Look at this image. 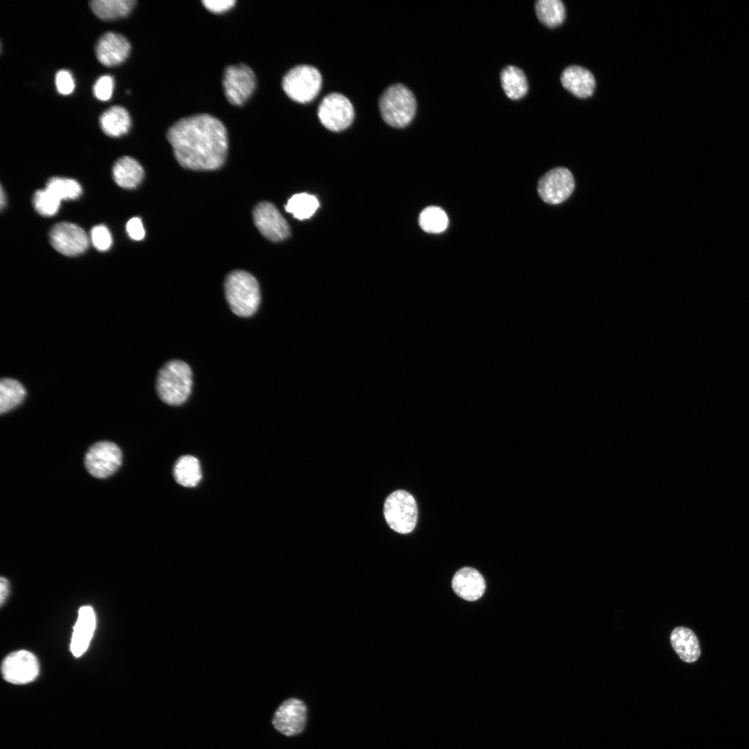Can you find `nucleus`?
<instances>
[{"label": "nucleus", "mask_w": 749, "mask_h": 749, "mask_svg": "<svg viewBox=\"0 0 749 749\" xmlns=\"http://www.w3.org/2000/svg\"><path fill=\"white\" fill-rule=\"evenodd\" d=\"M126 231L128 236L135 241H140L145 236V230L139 217L132 218L127 222Z\"/></svg>", "instance_id": "nucleus-34"}, {"label": "nucleus", "mask_w": 749, "mask_h": 749, "mask_svg": "<svg viewBox=\"0 0 749 749\" xmlns=\"http://www.w3.org/2000/svg\"><path fill=\"white\" fill-rule=\"evenodd\" d=\"M575 187L574 177L566 168L557 167L545 173L539 180L537 192L541 199L550 205L567 200Z\"/></svg>", "instance_id": "nucleus-12"}, {"label": "nucleus", "mask_w": 749, "mask_h": 749, "mask_svg": "<svg viewBox=\"0 0 749 749\" xmlns=\"http://www.w3.org/2000/svg\"><path fill=\"white\" fill-rule=\"evenodd\" d=\"M26 395L23 385L14 379L3 378L0 382V412L6 413L19 405Z\"/></svg>", "instance_id": "nucleus-25"}, {"label": "nucleus", "mask_w": 749, "mask_h": 749, "mask_svg": "<svg viewBox=\"0 0 749 749\" xmlns=\"http://www.w3.org/2000/svg\"><path fill=\"white\" fill-rule=\"evenodd\" d=\"M166 138L177 162L183 168L216 170L225 161L227 130L211 114H197L179 119L168 129Z\"/></svg>", "instance_id": "nucleus-1"}, {"label": "nucleus", "mask_w": 749, "mask_h": 749, "mask_svg": "<svg viewBox=\"0 0 749 749\" xmlns=\"http://www.w3.org/2000/svg\"><path fill=\"white\" fill-rule=\"evenodd\" d=\"M421 228L429 233H440L448 226L449 219L443 209L430 206L422 211L419 216Z\"/></svg>", "instance_id": "nucleus-29"}, {"label": "nucleus", "mask_w": 749, "mask_h": 749, "mask_svg": "<svg viewBox=\"0 0 749 749\" xmlns=\"http://www.w3.org/2000/svg\"><path fill=\"white\" fill-rule=\"evenodd\" d=\"M33 202L35 210L44 216L55 215L61 203V200L46 188L35 193Z\"/></svg>", "instance_id": "nucleus-30"}, {"label": "nucleus", "mask_w": 749, "mask_h": 749, "mask_svg": "<svg viewBox=\"0 0 749 749\" xmlns=\"http://www.w3.org/2000/svg\"><path fill=\"white\" fill-rule=\"evenodd\" d=\"M122 454L113 442H98L93 445L85 457V467L89 473L98 479H105L113 474L121 464Z\"/></svg>", "instance_id": "nucleus-9"}, {"label": "nucleus", "mask_w": 749, "mask_h": 749, "mask_svg": "<svg viewBox=\"0 0 749 749\" xmlns=\"http://www.w3.org/2000/svg\"><path fill=\"white\" fill-rule=\"evenodd\" d=\"M670 641L674 651L682 661L692 663L699 658V641L691 629L682 626L676 627L671 633Z\"/></svg>", "instance_id": "nucleus-19"}, {"label": "nucleus", "mask_w": 749, "mask_h": 749, "mask_svg": "<svg viewBox=\"0 0 749 749\" xmlns=\"http://www.w3.org/2000/svg\"><path fill=\"white\" fill-rule=\"evenodd\" d=\"M46 189L61 201L77 199L83 193L82 187L76 180L60 177L49 179L46 182Z\"/></svg>", "instance_id": "nucleus-28"}, {"label": "nucleus", "mask_w": 749, "mask_h": 749, "mask_svg": "<svg viewBox=\"0 0 749 749\" xmlns=\"http://www.w3.org/2000/svg\"><path fill=\"white\" fill-rule=\"evenodd\" d=\"M321 123L328 130L341 131L352 123L354 110L350 100L344 95L332 93L327 95L318 108Z\"/></svg>", "instance_id": "nucleus-8"}, {"label": "nucleus", "mask_w": 749, "mask_h": 749, "mask_svg": "<svg viewBox=\"0 0 749 749\" xmlns=\"http://www.w3.org/2000/svg\"><path fill=\"white\" fill-rule=\"evenodd\" d=\"M254 223L261 234L270 241H280L289 236V226L275 206L268 202L257 205L253 211Z\"/></svg>", "instance_id": "nucleus-14"}, {"label": "nucleus", "mask_w": 749, "mask_h": 749, "mask_svg": "<svg viewBox=\"0 0 749 749\" xmlns=\"http://www.w3.org/2000/svg\"><path fill=\"white\" fill-rule=\"evenodd\" d=\"M451 585L458 596L468 601H476L481 598L485 589L483 576L472 567H463L456 571Z\"/></svg>", "instance_id": "nucleus-17"}, {"label": "nucleus", "mask_w": 749, "mask_h": 749, "mask_svg": "<svg viewBox=\"0 0 749 749\" xmlns=\"http://www.w3.org/2000/svg\"><path fill=\"white\" fill-rule=\"evenodd\" d=\"M114 85V79L111 76L104 75L99 77L93 87L94 96L103 101L109 100L112 95Z\"/></svg>", "instance_id": "nucleus-32"}, {"label": "nucleus", "mask_w": 749, "mask_h": 749, "mask_svg": "<svg viewBox=\"0 0 749 749\" xmlns=\"http://www.w3.org/2000/svg\"><path fill=\"white\" fill-rule=\"evenodd\" d=\"M192 387L190 367L180 360H171L159 370L156 390L159 397L169 405L177 406L185 402Z\"/></svg>", "instance_id": "nucleus-3"}, {"label": "nucleus", "mask_w": 749, "mask_h": 749, "mask_svg": "<svg viewBox=\"0 0 749 749\" xmlns=\"http://www.w3.org/2000/svg\"><path fill=\"white\" fill-rule=\"evenodd\" d=\"M379 107L384 121L394 128H404L415 117L416 100L405 85L397 83L388 87L381 94Z\"/></svg>", "instance_id": "nucleus-4"}, {"label": "nucleus", "mask_w": 749, "mask_h": 749, "mask_svg": "<svg viewBox=\"0 0 749 749\" xmlns=\"http://www.w3.org/2000/svg\"><path fill=\"white\" fill-rule=\"evenodd\" d=\"M282 85L284 92L291 100L306 103L318 95L322 85V76L313 66L298 65L286 72Z\"/></svg>", "instance_id": "nucleus-5"}, {"label": "nucleus", "mask_w": 749, "mask_h": 749, "mask_svg": "<svg viewBox=\"0 0 749 749\" xmlns=\"http://www.w3.org/2000/svg\"><path fill=\"white\" fill-rule=\"evenodd\" d=\"M502 88L506 96L513 100H518L528 92V82L524 72L515 66H508L500 74Z\"/></svg>", "instance_id": "nucleus-23"}, {"label": "nucleus", "mask_w": 749, "mask_h": 749, "mask_svg": "<svg viewBox=\"0 0 749 749\" xmlns=\"http://www.w3.org/2000/svg\"><path fill=\"white\" fill-rule=\"evenodd\" d=\"M204 6L211 12L221 13L231 9L235 4V0H203Z\"/></svg>", "instance_id": "nucleus-35"}, {"label": "nucleus", "mask_w": 749, "mask_h": 749, "mask_svg": "<svg viewBox=\"0 0 749 749\" xmlns=\"http://www.w3.org/2000/svg\"><path fill=\"white\" fill-rule=\"evenodd\" d=\"M5 205H6V196H5L3 187H1V192H0V207H1V209H3Z\"/></svg>", "instance_id": "nucleus-37"}, {"label": "nucleus", "mask_w": 749, "mask_h": 749, "mask_svg": "<svg viewBox=\"0 0 749 749\" xmlns=\"http://www.w3.org/2000/svg\"><path fill=\"white\" fill-rule=\"evenodd\" d=\"M9 592L8 581L6 578L1 577L0 580V603L2 605L6 601Z\"/></svg>", "instance_id": "nucleus-36"}, {"label": "nucleus", "mask_w": 749, "mask_h": 749, "mask_svg": "<svg viewBox=\"0 0 749 749\" xmlns=\"http://www.w3.org/2000/svg\"><path fill=\"white\" fill-rule=\"evenodd\" d=\"M384 514L388 525L393 531L402 534L411 533L417 520L416 501L408 492L396 490L386 498Z\"/></svg>", "instance_id": "nucleus-6"}, {"label": "nucleus", "mask_w": 749, "mask_h": 749, "mask_svg": "<svg viewBox=\"0 0 749 749\" xmlns=\"http://www.w3.org/2000/svg\"><path fill=\"white\" fill-rule=\"evenodd\" d=\"M102 130L110 137H121L126 134L131 126L128 112L123 107L114 105L106 110L99 118Z\"/></svg>", "instance_id": "nucleus-21"}, {"label": "nucleus", "mask_w": 749, "mask_h": 749, "mask_svg": "<svg viewBox=\"0 0 749 749\" xmlns=\"http://www.w3.org/2000/svg\"><path fill=\"white\" fill-rule=\"evenodd\" d=\"M93 246L99 251H106L112 246V239L108 228L103 225H96L90 232Z\"/></svg>", "instance_id": "nucleus-31"}, {"label": "nucleus", "mask_w": 749, "mask_h": 749, "mask_svg": "<svg viewBox=\"0 0 749 749\" xmlns=\"http://www.w3.org/2000/svg\"><path fill=\"white\" fill-rule=\"evenodd\" d=\"M562 86L580 98H585L594 93L596 81L593 74L587 69L573 65L565 69L561 74Z\"/></svg>", "instance_id": "nucleus-18"}, {"label": "nucleus", "mask_w": 749, "mask_h": 749, "mask_svg": "<svg viewBox=\"0 0 749 749\" xmlns=\"http://www.w3.org/2000/svg\"><path fill=\"white\" fill-rule=\"evenodd\" d=\"M96 616L93 608L89 605L79 609L70 648L74 656L78 657L87 649L96 628Z\"/></svg>", "instance_id": "nucleus-16"}, {"label": "nucleus", "mask_w": 749, "mask_h": 749, "mask_svg": "<svg viewBox=\"0 0 749 749\" xmlns=\"http://www.w3.org/2000/svg\"><path fill=\"white\" fill-rule=\"evenodd\" d=\"M307 718L305 703L295 698L284 700L276 709L272 718L274 729L288 737L303 732Z\"/></svg>", "instance_id": "nucleus-10"}, {"label": "nucleus", "mask_w": 749, "mask_h": 749, "mask_svg": "<svg viewBox=\"0 0 749 749\" xmlns=\"http://www.w3.org/2000/svg\"><path fill=\"white\" fill-rule=\"evenodd\" d=\"M131 46L123 35L107 32L98 40L95 53L98 60L103 65L112 67L120 64L128 57Z\"/></svg>", "instance_id": "nucleus-15"}, {"label": "nucleus", "mask_w": 749, "mask_h": 749, "mask_svg": "<svg viewBox=\"0 0 749 749\" xmlns=\"http://www.w3.org/2000/svg\"><path fill=\"white\" fill-rule=\"evenodd\" d=\"M319 207L318 199L313 195L300 193L293 195L285 205L286 211L299 219L311 217Z\"/></svg>", "instance_id": "nucleus-27"}, {"label": "nucleus", "mask_w": 749, "mask_h": 749, "mask_svg": "<svg viewBox=\"0 0 749 749\" xmlns=\"http://www.w3.org/2000/svg\"><path fill=\"white\" fill-rule=\"evenodd\" d=\"M173 474L181 485L188 488L196 486L202 478L198 460L192 456H182L174 465Z\"/></svg>", "instance_id": "nucleus-24"}, {"label": "nucleus", "mask_w": 749, "mask_h": 749, "mask_svg": "<svg viewBox=\"0 0 749 749\" xmlns=\"http://www.w3.org/2000/svg\"><path fill=\"white\" fill-rule=\"evenodd\" d=\"M40 666L36 656L25 650L8 654L1 664L3 679L12 684L24 685L33 682L39 674Z\"/></svg>", "instance_id": "nucleus-11"}, {"label": "nucleus", "mask_w": 749, "mask_h": 749, "mask_svg": "<svg viewBox=\"0 0 749 749\" xmlns=\"http://www.w3.org/2000/svg\"><path fill=\"white\" fill-rule=\"evenodd\" d=\"M535 12L538 19L551 28L560 25L565 19V8L560 0L537 1Z\"/></svg>", "instance_id": "nucleus-26"}, {"label": "nucleus", "mask_w": 749, "mask_h": 749, "mask_svg": "<svg viewBox=\"0 0 749 749\" xmlns=\"http://www.w3.org/2000/svg\"><path fill=\"white\" fill-rule=\"evenodd\" d=\"M112 175L115 182L121 187L133 189L141 182L144 169L135 159L124 156L115 162Z\"/></svg>", "instance_id": "nucleus-20"}, {"label": "nucleus", "mask_w": 749, "mask_h": 749, "mask_svg": "<svg viewBox=\"0 0 749 749\" xmlns=\"http://www.w3.org/2000/svg\"><path fill=\"white\" fill-rule=\"evenodd\" d=\"M225 295L232 311L241 317L253 315L260 303V290L258 282L250 273L244 270H234L227 276Z\"/></svg>", "instance_id": "nucleus-2"}, {"label": "nucleus", "mask_w": 749, "mask_h": 749, "mask_svg": "<svg viewBox=\"0 0 749 749\" xmlns=\"http://www.w3.org/2000/svg\"><path fill=\"white\" fill-rule=\"evenodd\" d=\"M135 0H93L89 6L98 18L113 20L127 16L135 6Z\"/></svg>", "instance_id": "nucleus-22"}, {"label": "nucleus", "mask_w": 749, "mask_h": 749, "mask_svg": "<svg viewBox=\"0 0 749 749\" xmlns=\"http://www.w3.org/2000/svg\"><path fill=\"white\" fill-rule=\"evenodd\" d=\"M223 87L227 100L233 105H243L253 94L257 85L252 69L246 64L227 66L223 76Z\"/></svg>", "instance_id": "nucleus-7"}, {"label": "nucleus", "mask_w": 749, "mask_h": 749, "mask_svg": "<svg viewBox=\"0 0 749 749\" xmlns=\"http://www.w3.org/2000/svg\"><path fill=\"white\" fill-rule=\"evenodd\" d=\"M49 238L53 247L67 256L82 254L89 246L88 236L84 230L69 222H60L53 225Z\"/></svg>", "instance_id": "nucleus-13"}, {"label": "nucleus", "mask_w": 749, "mask_h": 749, "mask_svg": "<svg viewBox=\"0 0 749 749\" xmlns=\"http://www.w3.org/2000/svg\"><path fill=\"white\" fill-rule=\"evenodd\" d=\"M55 83L58 92L62 95L71 94L75 87L73 76L66 69H61L56 73Z\"/></svg>", "instance_id": "nucleus-33"}]
</instances>
